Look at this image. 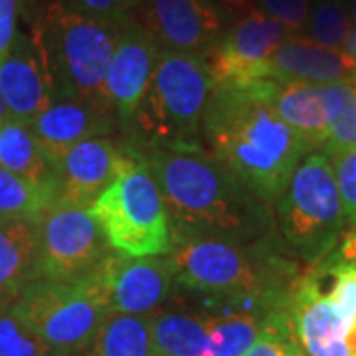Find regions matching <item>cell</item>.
<instances>
[{"instance_id": "6da1fadb", "label": "cell", "mask_w": 356, "mask_h": 356, "mask_svg": "<svg viewBox=\"0 0 356 356\" xmlns=\"http://www.w3.org/2000/svg\"><path fill=\"white\" fill-rule=\"evenodd\" d=\"M202 139L218 163L267 204L280 200L297 166L313 151L261 99L254 81L214 88L204 111Z\"/></svg>"}, {"instance_id": "7a4b0ae2", "label": "cell", "mask_w": 356, "mask_h": 356, "mask_svg": "<svg viewBox=\"0 0 356 356\" xmlns=\"http://www.w3.org/2000/svg\"><path fill=\"white\" fill-rule=\"evenodd\" d=\"M137 153L161 188L172 229L243 242L261 226L259 200L202 147H145Z\"/></svg>"}, {"instance_id": "3957f363", "label": "cell", "mask_w": 356, "mask_h": 356, "mask_svg": "<svg viewBox=\"0 0 356 356\" xmlns=\"http://www.w3.org/2000/svg\"><path fill=\"white\" fill-rule=\"evenodd\" d=\"M168 259L175 283L224 299H257L275 307L289 305L299 281L291 266L280 257L214 234L172 229Z\"/></svg>"}, {"instance_id": "277c9868", "label": "cell", "mask_w": 356, "mask_h": 356, "mask_svg": "<svg viewBox=\"0 0 356 356\" xmlns=\"http://www.w3.org/2000/svg\"><path fill=\"white\" fill-rule=\"evenodd\" d=\"M121 22H107L62 0L50 2L32 26V44L54 99L111 109L105 81Z\"/></svg>"}, {"instance_id": "5b68a950", "label": "cell", "mask_w": 356, "mask_h": 356, "mask_svg": "<svg viewBox=\"0 0 356 356\" xmlns=\"http://www.w3.org/2000/svg\"><path fill=\"white\" fill-rule=\"evenodd\" d=\"M216 81L202 56L161 50L149 89L131 117L145 147H202V119Z\"/></svg>"}, {"instance_id": "8992f818", "label": "cell", "mask_w": 356, "mask_h": 356, "mask_svg": "<svg viewBox=\"0 0 356 356\" xmlns=\"http://www.w3.org/2000/svg\"><path fill=\"white\" fill-rule=\"evenodd\" d=\"M93 212L115 254L125 257L166 255L172 245V222L151 170L135 149L119 177L97 196Z\"/></svg>"}, {"instance_id": "52a82bcc", "label": "cell", "mask_w": 356, "mask_h": 356, "mask_svg": "<svg viewBox=\"0 0 356 356\" xmlns=\"http://www.w3.org/2000/svg\"><path fill=\"white\" fill-rule=\"evenodd\" d=\"M344 222L331 159L323 153H309L277 202L283 240L293 254L309 264H318L341 242Z\"/></svg>"}, {"instance_id": "ba28073f", "label": "cell", "mask_w": 356, "mask_h": 356, "mask_svg": "<svg viewBox=\"0 0 356 356\" xmlns=\"http://www.w3.org/2000/svg\"><path fill=\"white\" fill-rule=\"evenodd\" d=\"M13 311L51 350L83 355L109 313L95 271L77 283L30 281L16 295Z\"/></svg>"}, {"instance_id": "9c48e42d", "label": "cell", "mask_w": 356, "mask_h": 356, "mask_svg": "<svg viewBox=\"0 0 356 356\" xmlns=\"http://www.w3.org/2000/svg\"><path fill=\"white\" fill-rule=\"evenodd\" d=\"M40 277L60 283L86 280L113 250L91 206L50 204L34 220Z\"/></svg>"}, {"instance_id": "30bf717a", "label": "cell", "mask_w": 356, "mask_h": 356, "mask_svg": "<svg viewBox=\"0 0 356 356\" xmlns=\"http://www.w3.org/2000/svg\"><path fill=\"white\" fill-rule=\"evenodd\" d=\"M289 32L266 13L252 8L236 20L228 34L220 36L216 46L202 56L216 86L250 83L267 77V64Z\"/></svg>"}, {"instance_id": "8fae6325", "label": "cell", "mask_w": 356, "mask_h": 356, "mask_svg": "<svg viewBox=\"0 0 356 356\" xmlns=\"http://www.w3.org/2000/svg\"><path fill=\"white\" fill-rule=\"evenodd\" d=\"M159 50L206 56L222 36V16L208 0H143L129 16Z\"/></svg>"}, {"instance_id": "7c38bea8", "label": "cell", "mask_w": 356, "mask_h": 356, "mask_svg": "<svg viewBox=\"0 0 356 356\" xmlns=\"http://www.w3.org/2000/svg\"><path fill=\"white\" fill-rule=\"evenodd\" d=\"M109 313L151 315L165 303L175 283L170 259L163 255L125 257L109 254L95 269Z\"/></svg>"}, {"instance_id": "4fadbf2b", "label": "cell", "mask_w": 356, "mask_h": 356, "mask_svg": "<svg viewBox=\"0 0 356 356\" xmlns=\"http://www.w3.org/2000/svg\"><path fill=\"white\" fill-rule=\"evenodd\" d=\"M127 161V149L107 137L81 140L67 149L51 166L56 202L93 206Z\"/></svg>"}, {"instance_id": "5bb4252c", "label": "cell", "mask_w": 356, "mask_h": 356, "mask_svg": "<svg viewBox=\"0 0 356 356\" xmlns=\"http://www.w3.org/2000/svg\"><path fill=\"white\" fill-rule=\"evenodd\" d=\"M159 46L131 18L121 20L107 70L105 93L115 117L129 123L149 89L159 60Z\"/></svg>"}, {"instance_id": "9a60e30c", "label": "cell", "mask_w": 356, "mask_h": 356, "mask_svg": "<svg viewBox=\"0 0 356 356\" xmlns=\"http://www.w3.org/2000/svg\"><path fill=\"white\" fill-rule=\"evenodd\" d=\"M289 317L307 356H353L348 346L353 325L323 293L315 269L297 281L289 297Z\"/></svg>"}, {"instance_id": "2e32d148", "label": "cell", "mask_w": 356, "mask_h": 356, "mask_svg": "<svg viewBox=\"0 0 356 356\" xmlns=\"http://www.w3.org/2000/svg\"><path fill=\"white\" fill-rule=\"evenodd\" d=\"M113 111L74 99H54L28 125L38 140L50 168L81 140L105 137L113 129Z\"/></svg>"}, {"instance_id": "e0dca14e", "label": "cell", "mask_w": 356, "mask_h": 356, "mask_svg": "<svg viewBox=\"0 0 356 356\" xmlns=\"http://www.w3.org/2000/svg\"><path fill=\"white\" fill-rule=\"evenodd\" d=\"M0 97L8 117L30 125L51 103L46 74L32 40L18 34L0 56Z\"/></svg>"}, {"instance_id": "ac0fdd59", "label": "cell", "mask_w": 356, "mask_h": 356, "mask_svg": "<svg viewBox=\"0 0 356 356\" xmlns=\"http://www.w3.org/2000/svg\"><path fill=\"white\" fill-rule=\"evenodd\" d=\"M254 83L283 123L303 135L313 149H323L331 121L325 83L277 81L271 77L255 79Z\"/></svg>"}, {"instance_id": "d6986e66", "label": "cell", "mask_w": 356, "mask_h": 356, "mask_svg": "<svg viewBox=\"0 0 356 356\" xmlns=\"http://www.w3.org/2000/svg\"><path fill=\"white\" fill-rule=\"evenodd\" d=\"M267 77L307 83H356V64L344 50L321 46L311 38H287L269 58Z\"/></svg>"}, {"instance_id": "ffe728a7", "label": "cell", "mask_w": 356, "mask_h": 356, "mask_svg": "<svg viewBox=\"0 0 356 356\" xmlns=\"http://www.w3.org/2000/svg\"><path fill=\"white\" fill-rule=\"evenodd\" d=\"M236 307L220 315H210V346L206 356H243L264 331L271 307L257 299H229Z\"/></svg>"}, {"instance_id": "44dd1931", "label": "cell", "mask_w": 356, "mask_h": 356, "mask_svg": "<svg viewBox=\"0 0 356 356\" xmlns=\"http://www.w3.org/2000/svg\"><path fill=\"white\" fill-rule=\"evenodd\" d=\"M38 277L34 222L0 218V285L20 293L24 285Z\"/></svg>"}, {"instance_id": "7402d4cb", "label": "cell", "mask_w": 356, "mask_h": 356, "mask_svg": "<svg viewBox=\"0 0 356 356\" xmlns=\"http://www.w3.org/2000/svg\"><path fill=\"white\" fill-rule=\"evenodd\" d=\"M0 166L32 184L54 186L51 168L34 133L10 117L0 123Z\"/></svg>"}, {"instance_id": "603a6c76", "label": "cell", "mask_w": 356, "mask_h": 356, "mask_svg": "<svg viewBox=\"0 0 356 356\" xmlns=\"http://www.w3.org/2000/svg\"><path fill=\"white\" fill-rule=\"evenodd\" d=\"M88 350L89 356H154L151 315L107 313Z\"/></svg>"}, {"instance_id": "cb8c5ba5", "label": "cell", "mask_w": 356, "mask_h": 356, "mask_svg": "<svg viewBox=\"0 0 356 356\" xmlns=\"http://www.w3.org/2000/svg\"><path fill=\"white\" fill-rule=\"evenodd\" d=\"M154 355L206 356L210 346L208 318L186 313H156L151 317Z\"/></svg>"}, {"instance_id": "d4e9b609", "label": "cell", "mask_w": 356, "mask_h": 356, "mask_svg": "<svg viewBox=\"0 0 356 356\" xmlns=\"http://www.w3.org/2000/svg\"><path fill=\"white\" fill-rule=\"evenodd\" d=\"M54 202V186L32 184L0 166V218L34 222Z\"/></svg>"}, {"instance_id": "484cf974", "label": "cell", "mask_w": 356, "mask_h": 356, "mask_svg": "<svg viewBox=\"0 0 356 356\" xmlns=\"http://www.w3.org/2000/svg\"><path fill=\"white\" fill-rule=\"evenodd\" d=\"M243 356H305L293 332L289 307L273 311L264 323V331Z\"/></svg>"}, {"instance_id": "4316f807", "label": "cell", "mask_w": 356, "mask_h": 356, "mask_svg": "<svg viewBox=\"0 0 356 356\" xmlns=\"http://www.w3.org/2000/svg\"><path fill=\"white\" fill-rule=\"evenodd\" d=\"M307 28L313 42L334 50H343L344 42L353 32L346 10L339 2H331V0L318 2L313 8L307 20Z\"/></svg>"}, {"instance_id": "83f0119b", "label": "cell", "mask_w": 356, "mask_h": 356, "mask_svg": "<svg viewBox=\"0 0 356 356\" xmlns=\"http://www.w3.org/2000/svg\"><path fill=\"white\" fill-rule=\"evenodd\" d=\"M51 348L16 317L13 307L0 311V356H44Z\"/></svg>"}, {"instance_id": "f1b7e54d", "label": "cell", "mask_w": 356, "mask_h": 356, "mask_svg": "<svg viewBox=\"0 0 356 356\" xmlns=\"http://www.w3.org/2000/svg\"><path fill=\"white\" fill-rule=\"evenodd\" d=\"M323 271L331 277V289L327 297L334 307L341 311L353 327L356 325V267L337 261L334 257L327 255L323 261H318Z\"/></svg>"}, {"instance_id": "f546056e", "label": "cell", "mask_w": 356, "mask_h": 356, "mask_svg": "<svg viewBox=\"0 0 356 356\" xmlns=\"http://www.w3.org/2000/svg\"><path fill=\"white\" fill-rule=\"evenodd\" d=\"M353 149H356V83H350L346 89L344 103L329 123L327 140L321 151L331 159Z\"/></svg>"}, {"instance_id": "4dcf8cb0", "label": "cell", "mask_w": 356, "mask_h": 356, "mask_svg": "<svg viewBox=\"0 0 356 356\" xmlns=\"http://www.w3.org/2000/svg\"><path fill=\"white\" fill-rule=\"evenodd\" d=\"M343 212L350 228H356V149L331 156Z\"/></svg>"}, {"instance_id": "1f68e13d", "label": "cell", "mask_w": 356, "mask_h": 356, "mask_svg": "<svg viewBox=\"0 0 356 356\" xmlns=\"http://www.w3.org/2000/svg\"><path fill=\"white\" fill-rule=\"evenodd\" d=\"M261 13L285 26L287 32H297L309 18V0H257Z\"/></svg>"}, {"instance_id": "d6a6232c", "label": "cell", "mask_w": 356, "mask_h": 356, "mask_svg": "<svg viewBox=\"0 0 356 356\" xmlns=\"http://www.w3.org/2000/svg\"><path fill=\"white\" fill-rule=\"evenodd\" d=\"M143 0H72V4L86 14L107 22H121L135 13Z\"/></svg>"}, {"instance_id": "836d02e7", "label": "cell", "mask_w": 356, "mask_h": 356, "mask_svg": "<svg viewBox=\"0 0 356 356\" xmlns=\"http://www.w3.org/2000/svg\"><path fill=\"white\" fill-rule=\"evenodd\" d=\"M18 0H0V56L10 50L18 36Z\"/></svg>"}, {"instance_id": "e575fe53", "label": "cell", "mask_w": 356, "mask_h": 356, "mask_svg": "<svg viewBox=\"0 0 356 356\" xmlns=\"http://www.w3.org/2000/svg\"><path fill=\"white\" fill-rule=\"evenodd\" d=\"M214 8L218 10V14L222 16V20L226 16H232V18H242L243 14H248L252 8H255V0H208Z\"/></svg>"}, {"instance_id": "d590c367", "label": "cell", "mask_w": 356, "mask_h": 356, "mask_svg": "<svg viewBox=\"0 0 356 356\" xmlns=\"http://www.w3.org/2000/svg\"><path fill=\"white\" fill-rule=\"evenodd\" d=\"M331 257H334L337 261H343L348 266L356 267V228H350L341 240L339 250H332Z\"/></svg>"}, {"instance_id": "8d00e7d4", "label": "cell", "mask_w": 356, "mask_h": 356, "mask_svg": "<svg viewBox=\"0 0 356 356\" xmlns=\"http://www.w3.org/2000/svg\"><path fill=\"white\" fill-rule=\"evenodd\" d=\"M16 295H18V293L10 291V289H6V287H2V285H0V311H4V309L13 307Z\"/></svg>"}, {"instance_id": "74e56055", "label": "cell", "mask_w": 356, "mask_h": 356, "mask_svg": "<svg viewBox=\"0 0 356 356\" xmlns=\"http://www.w3.org/2000/svg\"><path fill=\"white\" fill-rule=\"evenodd\" d=\"M343 50L353 58V62L356 64V30H353V32L348 34V38H346V42H344Z\"/></svg>"}, {"instance_id": "f35d334b", "label": "cell", "mask_w": 356, "mask_h": 356, "mask_svg": "<svg viewBox=\"0 0 356 356\" xmlns=\"http://www.w3.org/2000/svg\"><path fill=\"white\" fill-rule=\"evenodd\" d=\"M6 119H8V111H6V107L2 103V97H0V123H4Z\"/></svg>"}, {"instance_id": "ab89813d", "label": "cell", "mask_w": 356, "mask_h": 356, "mask_svg": "<svg viewBox=\"0 0 356 356\" xmlns=\"http://www.w3.org/2000/svg\"><path fill=\"white\" fill-rule=\"evenodd\" d=\"M350 20H353L356 26V0H353V2H350Z\"/></svg>"}, {"instance_id": "60d3db41", "label": "cell", "mask_w": 356, "mask_h": 356, "mask_svg": "<svg viewBox=\"0 0 356 356\" xmlns=\"http://www.w3.org/2000/svg\"><path fill=\"white\" fill-rule=\"evenodd\" d=\"M44 356H79V355H67V353H58V350H50L48 355Z\"/></svg>"}, {"instance_id": "b9f144b4", "label": "cell", "mask_w": 356, "mask_h": 356, "mask_svg": "<svg viewBox=\"0 0 356 356\" xmlns=\"http://www.w3.org/2000/svg\"><path fill=\"white\" fill-rule=\"evenodd\" d=\"M154 356H159V355H154Z\"/></svg>"}]
</instances>
